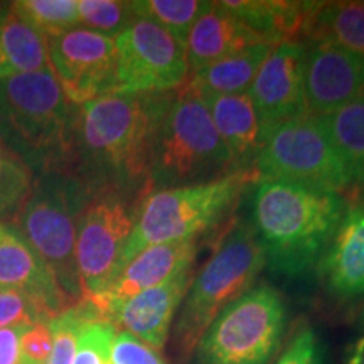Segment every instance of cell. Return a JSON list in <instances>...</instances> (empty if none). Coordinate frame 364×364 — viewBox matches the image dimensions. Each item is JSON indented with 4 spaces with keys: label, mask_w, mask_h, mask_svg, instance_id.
<instances>
[{
    "label": "cell",
    "mask_w": 364,
    "mask_h": 364,
    "mask_svg": "<svg viewBox=\"0 0 364 364\" xmlns=\"http://www.w3.org/2000/svg\"><path fill=\"white\" fill-rule=\"evenodd\" d=\"M48 58L53 75L75 107L117 91L115 39L75 27L48 39Z\"/></svg>",
    "instance_id": "cell-12"
},
{
    "label": "cell",
    "mask_w": 364,
    "mask_h": 364,
    "mask_svg": "<svg viewBox=\"0 0 364 364\" xmlns=\"http://www.w3.org/2000/svg\"><path fill=\"white\" fill-rule=\"evenodd\" d=\"M49 322L38 302L21 290L0 287V329Z\"/></svg>",
    "instance_id": "cell-32"
},
{
    "label": "cell",
    "mask_w": 364,
    "mask_h": 364,
    "mask_svg": "<svg viewBox=\"0 0 364 364\" xmlns=\"http://www.w3.org/2000/svg\"><path fill=\"white\" fill-rule=\"evenodd\" d=\"M26 327L0 329V364H21V336Z\"/></svg>",
    "instance_id": "cell-36"
},
{
    "label": "cell",
    "mask_w": 364,
    "mask_h": 364,
    "mask_svg": "<svg viewBox=\"0 0 364 364\" xmlns=\"http://www.w3.org/2000/svg\"><path fill=\"white\" fill-rule=\"evenodd\" d=\"M304 95L312 117L364 100V58L327 43H306Z\"/></svg>",
    "instance_id": "cell-14"
},
{
    "label": "cell",
    "mask_w": 364,
    "mask_h": 364,
    "mask_svg": "<svg viewBox=\"0 0 364 364\" xmlns=\"http://www.w3.org/2000/svg\"><path fill=\"white\" fill-rule=\"evenodd\" d=\"M140 201V198L113 189H97L91 194L76 240L81 302L107 292L120 273Z\"/></svg>",
    "instance_id": "cell-10"
},
{
    "label": "cell",
    "mask_w": 364,
    "mask_h": 364,
    "mask_svg": "<svg viewBox=\"0 0 364 364\" xmlns=\"http://www.w3.org/2000/svg\"><path fill=\"white\" fill-rule=\"evenodd\" d=\"M257 181L255 169L240 171L206 184L149 193L136 209L122 268L144 248L196 240L204 231L211 230L233 209L245 189Z\"/></svg>",
    "instance_id": "cell-7"
},
{
    "label": "cell",
    "mask_w": 364,
    "mask_h": 364,
    "mask_svg": "<svg viewBox=\"0 0 364 364\" xmlns=\"http://www.w3.org/2000/svg\"><path fill=\"white\" fill-rule=\"evenodd\" d=\"M91 194L93 189L71 172L38 174L11 225L49 268L73 307L81 302L76 240Z\"/></svg>",
    "instance_id": "cell-5"
},
{
    "label": "cell",
    "mask_w": 364,
    "mask_h": 364,
    "mask_svg": "<svg viewBox=\"0 0 364 364\" xmlns=\"http://www.w3.org/2000/svg\"><path fill=\"white\" fill-rule=\"evenodd\" d=\"M78 108L51 68L0 80V142L34 176L68 171Z\"/></svg>",
    "instance_id": "cell-3"
},
{
    "label": "cell",
    "mask_w": 364,
    "mask_h": 364,
    "mask_svg": "<svg viewBox=\"0 0 364 364\" xmlns=\"http://www.w3.org/2000/svg\"><path fill=\"white\" fill-rule=\"evenodd\" d=\"M0 287L33 297L51 322L73 307L58 280L26 240L11 225L0 223Z\"/></svg>",
    "instance_id": "cell-17"
},
{
    "label": "cell",
    "mask_w": 364,
    "mask_h": 364,
    "mask_svg": "<svg viewBox=\"0 0 364 364\" xmlns=\"http://www.w3.org/2000/svg\"><path fill=\"white\" fill-rule=\"evenodd\" d=\"M132 7H134L139 19L150 21L186 46L194 22L211 7V2H201V0H139V2H132Z\"/></svg>",
    "instance_id": "cell-26"
},
{
    "label": "cell",
    "mask_w": 364,
    "mask_h": 364,
    "mask_svg": "<svg viewBox=\"0 0 364 364\" xmlns=\"http://www.w3.org/2000/svg\"><path fill=\"white\" fill-rule=\"evenodd\" d=\"M48 41L9 7L0 9V80L49 70Z\"/></svg>",
    "instance_id": "cell-22"
},
{
    "label": "cell",
    "mask_w": 364,
    "mask_h": 364,
    "mask_svg": "<svg viewBox=\"0 0 364 364\" xmlns=\"http://www.w3.org/2000/svg\"><path fill=\"white\" fill-rule=\"evenodd\" d=\"M236 19L263 36L273 46L284 41H299L318 2L285 0H226L220 2Z\"/></svg>",
    "instance_id": "cell-21"
},
{
    "label": "cell",
    "mask_w": 364,
    "mask_h": 364,
    "mask_svg": "<svg viewBox=\"0 0 364 364\" xmlns=\"http://www.w3.org/2000/svg\"><path fill=\"white\" fill-rule=\"evenodd\" d=\"M361 188H363V198H364V181H363V184H361Z\"/></svg>",
    "instance_id": "cell-38"
},
{
    "label": "cell",
    "mask_w": 364,
    "mask_h": 364,
    "mask_svg": "<svg viewBox=\"0 0 364 364\" xmlns=\"http://www.w3.org/2000/svg\"><path fill=\"white\" fill-rule=\"evenodd\" d=\"M304 65L306 43L284 41L273 46L250 86L248 95L267 135L292 118L307 115Z\"/></svg>",
    "instance_id": "cell-13"
},
{
    "label": "cell",
    "mask_w": 364,
    "mask_h": 364,
    "mask_svg": "<svg viewBox=\"0 0 364 364\" xmlns=\"http://www.w3.org/2000/svg\"><path fill=\"white\" fill-rule=\"evenodd\" d=\"M166 93H113L78 108L71 172L90 189H113L144 199L150 188V152Z\"/></svg>",
    "instance_id": "cell-1"
},
{
    "label": "cell",
    "mask_w": 364,
    "mask_h": 364,
    "mask_svg": "<svg viewBox=\"0 0 364 364\" xmlns=\"http://www.w3.org/2000/svg\"><path fill=\"white\" fill-rule=\"evenodd\" d=\"M193 279V268H188L171 280L134 295L112 312L108 322L115 329L129 332L152 349L161 351Z\"/></svg>",
    "instance_id": "cell-16"
},
{
    "label": "cell",
    "mask_w": 364,
    "mask_h": 364,
    "mask_svg": "<svg viewBox=\"0 0 364 364\" xmlns=\"http://www.w3.org/2000/svg\"><path fill=\"white\" fill-rule=\"evenodd\" d=\"M196 253V240L172 241L144 248L122 268L107 292L88 302H81L80 306L90 314L93 321L108 322L112 312L125 300L171 280L177 273L193 268Z\"/></svg>",
    "instance_id": "cell-15"
},
{
    "label": "cell",
    "mask_w": 364,
    "mask_h": 364,
    "mask_svg": "<svg viewBox=\"0 0 364 364\" xmlns=\"http://www.w3.org/2000/svg\"><path fill=\"white\" fill-rule=\"evenodd\" d=\"M332 144L351 172L354 184L364 181V100L321 117Z\"/></svg>",
    "instance_id": "cell-25"
},
{
    "label": "cell",
    "mask_w": 364,
    "mask_h": 364,
    "mask_svg": "<svg viewBox=\"0 0 364 364\" xmlns=\"http://www.w3.org/2000/svg\"><path fill=\"white\" fill-rule=\"evenodd\" d=\"M346 208L343 194L332 191L258 179L250 225L268 265L285 275H300L318 262Z\"/></svg>",
    "instance_id": "cell-2"
},
{
    "label": "cell",
    "mask_w": 364,
    "mask_h": 364,
    "mask_svg": "<svg viewBox=\"0 0 364 364\" xmlns=\"http://www.w3.org/2000/svg\"><path fill=\"white\" fill-rule=\"evenodd\" d=\"M78 17L80 27L113 39L139 19L132 2L120 0H78Z\"/></svg>",
    "instance_id": "cell-29"
},
{
    "label": "cell",
    "mask_w": 364,
    "mask_h": 364,
    "mask_svg": "<svg viewBox=\"0 0 364 364\" xmlns=\"http://www.w3.org/2000/svg\"><path fill=\"white\" fill-rule=\"evenodd\" d=\"M275 364H326L321 344L312 329L304 327L295 332L289 346Z\"/></svg>",
    "instance_id": "cell-35"
},
{
    "label": "cell",
    "mask_w": 364,
    "mask_h": 364,
    "mask_svg": "<svg viewBox=\"0 0 364 364\" xmlns=\"http://www.w3.org/2000/svg\"><path fill=\"white\" fill-rule=\"evenodd\" d=\"M53 349L49 322L27 326L21 336V364H48Z\"/></svg>",
    "instance_id": "cell-34"
},
{
    "label": "cell",
    "mask_w": 364,
    "mask_h": 364,
    "mask_svg": "<svg viewBox=\"0 0 364 364\" xmlns=\"http://www.w3.org/2000/svg\"><path fill=\"white\" fill-rule=\"evenodd\" d=\"M302 43H327L364 58V2H318Z\"/></svg>",
    "instance_id": "cell-23"
},
{
    "label": "cell",
    "mask_w": 364,
    "mask_h": 364,
    "mask_svg": "<svg viewBox=\"0 0 364 364\" xmlns=\"http://www.w3.org/2000/svg\"><path fill=\"white\" fill-rule=\"evenodd\" d=\"M93 321L83 307L75 306L66 309L49 322L53 334V349L48 364H73L81 329L86 322Z\"/></svg>",
    "instance_id": "cell-30"
},
{
    "label": "cell",
    "mask_w": 364,
    "mask_h": 364,
    "mask_svg": "<svg viewBox=\"0 0 364 364\" xmlns=\"http://www.w3.org/2000/svg\"><path fill=\"white\" fill-rule=\"evenodd\" d=\"M258 44L273 46L270 41L236 19L220 2H211V7L194 22L186 43L191 75L211 63Z\"/></svg>",
    "instance_id": "cell-20"
},
{
    "label": "cell",
    "mask_w": 364,
    "mask_h": 364,
    "mask_svg": "<svg viewBox=\"0 0 364 364\" xmlns=\"http://www.w3.org/2000/svg\"><path fill=\"white\" fill-rule=\"evenodd\" d=\"M318 275L343 299L364 295V204H348L338 230L318 258Z\"/></svg>",
    "instance_id": "cell-18"
},
{
    "label": "cell",
    "mask_w": 364,
    "mask_h": 364,
    "mask_svg": "<svg viewBox=\"0 0 364 364\" xmlns=\"http://www.w3.org/2000/svg\"><path fill=\"white\" fill-rule=\"evenodd\" d=\"M11 9L46 41L80 27L78 0H17Z\"/></svg>",
    "instance_id": "cell-27"
},
{
    "label": "cell",
    "mask_w": 364,
    "mask_h": 364,
    "mask_svg": "<svg viewBox=\"0 0 364 364\" xmlns=\"http://www.w3.org/2000/svg\"><path fill=\"white\" fill-rule=\"evenodd\" d=\"M236 171L201 95L188 85L171 91L150 152L152 191L206 184Z\"/></svg>",
    "instance_id": "cell-4"
},
{
    "label": "cell",
    "mask_w": 364,
    "mask_h": 364,
    "mask_svg": "<svg viewBox=\"0 0 364 364\" xmlns=\"http://www.w3.org/2000/svg\"><path fill=\"white\" fill-rule=\"evenodd\" d=\"M236 171H253L267 134L248 93H199Z\"/></svg>",
    "instance_id": "cell-19"
},
{
    "label": "cell",
    "mask_w": 364,
    "mask_h": 364,
    "mask_svg": "<svg viewBox=\"0 0 364 364\" xmlns=\"http://www.w3.org/2000/svg\"><path fill=\"white\" fill-rule=\"evenodd\" d=\"M255 171L258 179L292 182L338 194L354 186L324 122L312 115L292 118L273 129L258 154Z\"/></svg>",
    "instance_id": "cell-8"
},
{
    "label": "cell",
    "mask_w": 364,
    "mask_h": 364,
    "mask_svg": "<svg viewBox=\"0 0 364 364\" xmlns=\"http://www.w3.org/2000/svg\"><path fill=\"white\" fill-rule=\"evenodd\" d=\"M348 364H364V314H363V329L361 336L354 341L348 353Z\"/></svg>",
    "instance_id": "cell-37"
},
{
    "label": "cell",
    "mask_w": 364,
    "mask_h": 364,
    "mask_svg": "<svg viewBox=\"0 0 364 364\" xmlns=\"http://www.w3.org/2000/svg\"><path fill=\"white\" fill-rule=\"evenodd\" d=\"M273 46L258 44L220 61L201 68L191 75L186 85L198 93L240 95L248 93L258 71Z\"/></svg>",
    "instance_id": "cell-24"
},
{
    "label": "cell",
    "mask_w": 364,
    "mask_h": 364,
    "mask_svg": "<svg viewBox=\"0 0 364 364\" xmlns=\"http://www.w3.org/2000/svg\"><path fill=\"white\" fill-rule=\"evenodd\" d=\"M115 93H166L191 78L186 46L150 21L136 19L115 38Z\"/></svg>",
    "instance_id": "cell-11"
},
{
    "label": "cell",
    "mask_w": 364,
    "mask_h": 364,
    "mask_svg": "<svg viewBox=\"0 0 364 364\" xmlns=\"http://www.w3.org/2000/svg\"><path fill=\"white\" fill-rule=\"evenodd\" d=\"M267 257L250 223L238 221L193 279L174 326V348L188 359L213 321L252 289Z\"/></svg>",
    "instance_id": "cell-6"
},
{
    "label": "cell",
    "mask_w": 364,
    "mask_h": 364,
    "mask_svg": "<svg viewBox=\"0 0 364 364\" xmlns=\"http://www.w3.org/2000/svg\"><path fill=\"white\" fill-rule=\"evenodd\" d=\"M285 304L270 285L252 287L208 327L196 348L199 364H265L285 332Z\"/></svg>",
    "instance_id": "cell-9"
},
{
    "label": "cell",
    "mask_w": 364,
    "mask_h": 364,
    "mask_svg": "<svg viewBox=\"0 0 364 364\" xmlns=\"http://www.w3.org/2000/svg\"><path fill=\"white\" fill-rule=\"evenodd\" d=\"M108 364H164V361L156 349L122 331L113 338Z\"/></svg>",
    "instance_id": "cell-33"
},
{
    "label": "cell",
    "mask_w": 364,
    "mask_h": 364,
    "mask_svg": "<svg viewBox=\"0 0 364 364\" xmlns=\"http://www.w3.org/2000/svg\"><path fill=\"white\" fill-rule=\"evenodd\" d=\"M34 174L0 142V223L12 225L33 188Z\"/></svg>",
    "instance_id": "cell-28"
},
{
    "label": "cell",
    "mask_w": 364,
    "mask_h": 364,
    "mask_svg": "<svg viewBox=\"0 0 364 364\" xmlns=\"http://www.w3.org/2000/svg\"><path fill=\"white\" fill-rule=\"evenodd\" d=\"M117 329L110 322L90 321L81 329L73 364H108Z\"/></svg>",
    "instance_id": "cell-31"
}]
</instances>
